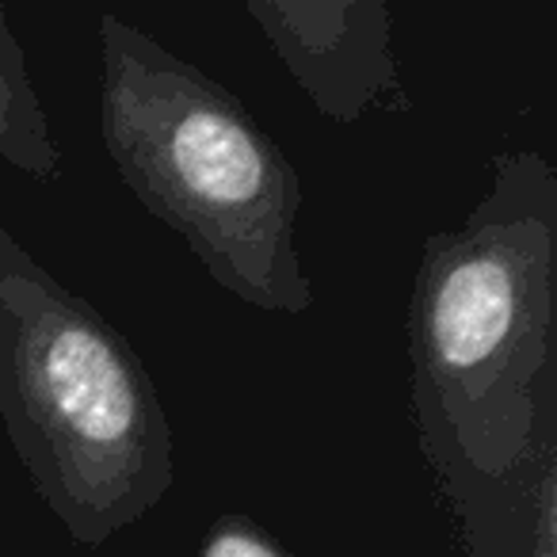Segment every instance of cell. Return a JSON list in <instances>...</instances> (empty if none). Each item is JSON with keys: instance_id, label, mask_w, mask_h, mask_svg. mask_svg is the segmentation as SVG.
I'll list each match as a JSON object with an SVG mask.
<instances>
[{"instance_id": "4", "label": "cell", "mask_w": 557, "mask_h": 557, "mask_svg": "<svg viewBox=\"0 0 557 557\" xmlns=\"http://www.w3.org/2000/svg\"><path fill=\"white\" fill-rule=\"evenodd\" d=\"M248 16L329 123L412 108L386 0H248Z\"/></svg>"}, {"instance_id": "3", "label": "cell", "mask_w": 557, "mask_h": 557, "mask_svg": "<svg viewBox=\"0 0 557 557\" xmlns=\"http://www.w3.org/2000/svg\"><path fill=\"white\" fill-rule=\"evenodd\" d=\"M0 420L35 496L100 549L176 485V443L134 344L0 222Z\"/></svg>"}, {"instance_id": "5", "label": "cell", "mask_w": 557, "mask_h": 557, "mask_svg": "<svg viewBox=\"0 0 557 557\" xmlns=\"http://www.w3.org/2000/svg\"><path fill=\"white\" fill-rule=\"evenodd\" d=\"M0 161L32 180H58L62 153L50 134V115L27 70V54L0 4Z\"/></svg>"}, {"instance_id": "2", "label": "cell", "mask_w": 557, "mask_h": 557, "mask_svg": "<svg viewBox=\"0 0 557 557\" xmlns=\"http://www.w3.org/2000/svg\"><path fill=\"white\" fill-rule=\"evenodd\" d=\"M100 138L134 199L218 287L263 313L310 310L290 157L230 88L115 12L100 16Z\"/></svg>"}, {"instance_id": "7", "label": "cell", "mask_w": 557, "mask_h": 557, "mask_svg": "<svg viewBox=\"0 0 557 557\" xmlns=\"http://www.w3.org/2000/svg\"><path fill=\"white\" fill-rule=\"evenodd\" d=\"M557 481L554 462H542L539 481H534V546L527 557H557Z\"/></svg>"}, {"instance_id": "6", "label": "cell", "mask_w": 557, "mask_h": 557, "mask_svg": "<svg viewBox=\"0 0 557 557\" xmlns=\"http://www.w3.org/2000/svg\"><path fill=\"white\" fill-rule=\"evenodd\" d=\"M195 557H290L252 516H218L207 527Z\"/></svg>"}, {"instance_id": "1", "label": "cell", "mask_w": 557, "mask_h": 557, "mask_svg": "<svg viewBox=\"0 0 557 557\" xmlns=\"http://www.w3.org/2000/svg\"><path fill=\"white\" fill-rule=\"evenodd\" d=\"M557 180L504 153L462 230L420 248L409 306L412 412L432 462L481 481L523 466L554 329Z\"/></svg>"}]
</instances>
